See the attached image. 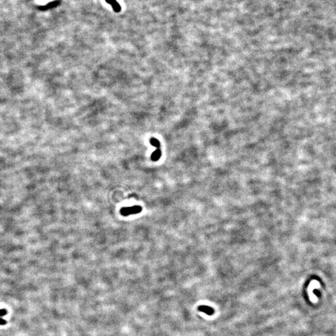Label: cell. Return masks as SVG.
<instances>
[{
  "instance_id": "obj_7",
  "label": "cell",
  "mask_w": 336,
  "mask_h": 336,
  "mask_svg": "<svg viewBox=\"0 0 336 336\" xmlns=\"http://www.w3.org/2000/svg\"><path fill=\"white\" fill-rule=\"evenodd\" d=\"M6 324V321L4 319L0 317V325H4Z\"/></svg>"
},
{
  "instance_id": "obj_2",
  "label": "cell",
  "mask_w": 336,
  "mask_h": 336,
  "mask_svg": "<svg viewBox=\"0 0 336 336\" xmlns=\"http://www.w3.org/2000/svg\"><path fill=\"white\" fill-rule=\"evenodd\" d=\"M106 1L108 4L112 5L113 10L115 12L118 13V12H120L121 11V7H120V4L118 3V2L116 1V0H106Z\"/></svg>"
},
{
  "instance_id": "obj_5",
  "label": "cell",
  "mask_w": 336,
  "mask_h": 336,
  "mask_svg": "<svg viewBox=\"0 0 336 336\" xmlns=\"http://www.w3.org/2000/svg\"><path fill=\"white\" fill-rule=\"evenodd\" d=\"M150 143L152 146H154V147H155L156 148H159L160 143H159V141L157 140V139L154 138H151V140H150Z\"/></svg>"
},
{
  "instance_id": "obj_6",
  "label": "cell",
  "mask_w": 336,
  "mask_h": 336,
  "mask_svg": "<svg viewBox=\"0 0 336 336\" xmlns=\"http://www.w3.org/2000/svg\"><path fill=\"white\" fill-rule=\"evenodd\" d=\"M7 314V311L5 309H0V317L4 316Z\"/></svg>"
},
{
  "instance_id": "obj_3",
  "label": "cell",
  "mask_w": 336,
  "mask_h": 336,
  "mask_svg": "<svg viewBox=\"0 0 336 336\" xmlns=\"http://www.w3.org/2000/svg\"><path fill=\"white\" fill-rule=\"evenodd\" d=\"M161 151L159 148H157L156 151H155L153 152L152 154L151 155V159L153 161H157L159 159V158L161 156Z\"/></svg>"
},
{
  "instance_id": "obj_4",
  "label": "cell",
  "mask_w": 336,
  "mask_h": 336,
  "mask_svg": "<svg viewBox=\"0 0 336 336\" xmlns=\"http://www.w3.org/2000/svg\"><path fill=\"white\" fill-rule=\"evenodd\" d=\"M199 310L209 315H210L213 313V309L210 308V307L206 306H201L199 308Z\"/></svg>"
},
{
  "instance_id": "obj_1",
  "label": "cell",
  "mask_w": 336,
  "mask_h": 336,
  "mask_svg": "<svg viewBox=\"0 0 336 336\" xmlns=\"http://www.w3.org/2000/svg\"><path fill=\"white\" fill-rule=\"evenodd\" d=\"M142 210V207L140 206H134L122 208L120 210V213L123 216H128L140 213Z\"/></svg>"
}]
</instances>
